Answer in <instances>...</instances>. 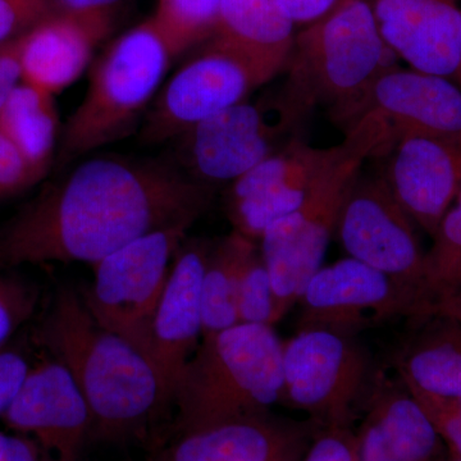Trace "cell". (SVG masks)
<instances>
[{
  "label": "cell",
  "mask_w": 461,
  "mask_h": 461,
  "mask_svg": "<svg viewBox=\"0 0 461 461\" xmlns=\"http://www.w3.org/2000/svg\"><path fill=\"white\" fill-rule=\"evenodd\" d=\"M209 185L156 165L89 160L0 230V269L23 264H95L133 240L195 223Z\"/></svg>",
  "instance_id": "6da1fadb"
},
{
  "label": "cell",
  "mask_w": 461,
  "mask_h": 461,
  "mask_svg": "<svg viewBox=\"0 0 461 461\" xmlns=\"http://www.w3.org/2000/svg\"><path fill=\"white\" fill-rule=\"evenodd\" d=\"M41 339L75 378L89 405L91 432L96 436L126 435L166 408L148 357L100 326L74 288L58 291Z\"/></svg>",
  "instance_id": "7a4b0ae2"
},
{
  "label": "cell",
  "mask_w": 461,
  "mask_h": 461,
  "mask_svg": "<svg viewBox=\"0 0 461 461\" xmlns=\"http://www.w3.org/2000/svg\"><path fill=\"white\" fill-rule=\"evenodd\" d=\"M282 357L273 326L239 323L203 338L173 395L177 436L268 414L284 396Z\"/></svg>",
  "instance_id": "3957f363"
},
{
  "label": "cell",
  "mask_w": 461,
  "mask_h": 461,
  "mask_svg": "<svg viewBox=\"0 0 461 461\" xmlns=\"http://www.w3.org/2000/svg\"><path fill=\"white\" fill-rule=\"evenodd\" d=\"M397 58L379 32L366 0H344L326 17L296 32L285 84L312 109L326 108L346 130L372 85Z\"/></svg>",
  "instance_id": "277c9868"
},
{
  "label": "cell",
  "mask_w": 461,
  "mask_h": 461,
  "mask_svg": "<svg viewBox=\"0 0 461 461\" xmlns=\"http://www.w3.org/2000/svg\"><path fill=\"white\" fill-rule=\"evenodd\" d=\"M345 133L338 158L314 182L304 202L273 222L259 240L275 294V324L297 304L306 284L323 267L346 196L364 163L375 156L363 133Z\"/></svg>",
  "instance_id": "5b68a950"
},
{
  "label": "cell",
  "mask_w": 461,
  "mask_h": 461,
  "mask_svg": "<svg viewBox=\"0 0 461 461\" xmlns=\"http://www.w3.org/2000/svg\"><path fill=\"white\" fill-rule=\"evenodd\" d=\"M172 58L153 18L117 39L94 67L86 96L66 124L63 160L122 138L159 87Z\"/></svg>",
  "instance_id": "8992f818"
},
{
  "label": "cell",
  "mask_w": 461,
  "mask_h": 461,
  "mask_svg": "<svg viewBox=\"0 0 461 461\" xmlns=\"http://www.w3.org/2000/svg\"><path fill=\"white\" fill-rule=\"evenodd\" d=\"M312 113L286 84L257 102L223 109L186 132L191 168L206 185L235 181L303 138Z\"/></svg>",
  "instance_id": "52a82bcc"
},
{
  "label": "cell",
  "mask_w": 461,
  "mask_h": 461,
  "mask_svg": "<svg viewBox=\"0 0 461 461\" xmlns=\"http://www.w3.org/2000/svg\"><path fill=\"white\" fill-rule=\"evenodd\" d=\"M282 402L306 412L321 429H348L364 408L375 372L354 336L299 330L284 342Z\"/></svg>",
  "instance_id": "ba28073f"
},
{
  "label": "cell",
  "mask_w": 461,
  "mask_h": 461,
  "mask_svg": "<svg viewBox=\"0 0 461 461\" xmlns=\"http://www.w3.org/2000/svg\"><path fill=\"white\" fill-rule=\"evenodd\" d=\"M193 223L157 230L94 264L95 280L83 296L94 320L135 346L149 360L151 324L173 254ZM150 362V360H149Z\"/></svg>",
  "instance_id": "9c48e42d"
},
{
  "label": "cell",
  "mask_w": 461,
  "mask_h": 461,
  "mask_svg": "<svg viewBox=\"0 0 461 461\" xmlns=\"http://www.w3.org/2000/svg\"><path fill=\"white\" fill-rule=\"evenodd\" d=\"M285 67L278 60L212 36L166 85L149 117L145 139L165 141L186 133L211 115L245 102Z\"/></svg>",
  "instance_id": "30bf717a"
},
{
  "label": "cell",
  "mask_w": 461,
  "mask_h": 461,
  "mask_svg": "<svg viewBox=\"0 0 461 461\" xmlns=\"http://www.w3.org/2000/svg\"><path fill=\"white\" fill-rule=\"evenodd\" d=\"M417 230L384 176L360 173L339 212L335 235L348 258L412 291L420 302V318L427 251L421 248Z\"/></svg>",
  "instance_id": "8fae6325"
},
{
  "label": "cell",
  "mask_w": 461,
  "mask_h": 461,
  "mask_svg": "<svg viewBox=\"0 0 461 461\" xmlns=\"http://www.w3.org/2000/svg\"><path fill=\"white\" fill-rule=\"evenodd\" d=\"M297 330L323 329L355 336L375 324L420 317L418 297L384 273L345 258L321 267L299 299Z\"/></svg>",
  "instance_id": "7c38bea8"
},
{
  "label": "cell",
  "mask_w": 461,
  "mask_h": 461,
  "mask_svg": "<svg viewBox=\"0 0 461 461\" xmlns=\"http://www.w3.org/2000/svg\"><path fill=\"white\" fill-rule=\"evenodd\" d=\"M360 117L371 121L377 130L379 158L411 136L461 144V87L444 76L397 66L372 85L354 121Z\"/></svg>",
  "instance_id": "4fadbf2b"
},
{
  "label": "cell",
  "mask_w": 461,
  "mask_h": 461,
  "mask_svg": "<svg viewBox=\"0 0 461 461\" xmlns=\"http://www.w3.org/2000/svg\"><path fill=\"white\" fill-rule=\"evenodd\" d=\"M339 151L341 144L317 148L300 138L240 176L227 195V215L233 230L259 241L273 222L304 202Z\"/></svg>",
  "instance_id": "5bb4252c"
},
{
  "label": "cell",
  "mask_w": 461,
  "mask_h": 461,
  "mask_svg": "<svg viewBox=\"0 0 461 461\" xmlns=\"http://www.w3.org/2000/svg\"><path fill=\"white\" fill-rule=\"evenodd\" d=\"M212 245L193 241L176 257L154 314L149 360L172 402L185 366L203 339V276Z\"/></svg>",
  "instance_id": "9a60e30c"
},
{
  "label": "cell",
  "mask_w": 461,
  "mask_h": 461,
  "mask_svg": "<svg viewBox=\"0 0 461 461\" xmlns=\"http://www.w3.org/2000/svg\"><path fill=\"white\" fill-rule=\"evenodd\" d=\"M2 420L9 429L35 436L58 461H77L93 418L75 378L59 360L32 366Z\"/></svg>",
  "instance_id": "2e32d148"
},
{
  "label": "cell",
  "mask_w": 461,
  "mask_h": 461,
  "mask_svg": "<svg viewBox=\"0 0 461 461\" xmlns=\"http://www.w3.org/2000/svg\"><path fill=\"white\" fill-rule=\"evenodd\" d=\"M382 39L415 71L456 83L461 67V0H366Z\"/></svg>",
  "instance_id": "e0dca14e"
},
{
  "label": "cell",
  "mask_w": 461,
  "mask_h": 461,
  "mask_svg": "<svg viewBox=\"0 0 461 461\" xmlns=\"http://www.w3.org/2000/svg\"><path fill=\"white\" fill-rule=\"evenodd\" d=\"M382 173L397 203L418 229L435 236L461 187V144L411 136L397 142Z\"/></svg>",
  "instance_id": "ac0fdd59"
},
{
  "label": "cell",
  "mask_w": 461,
  "mask_h": 461,
  "mask_svg": "<svg viewBox=\"0 0 461 461\" xmlns=\"http://www.w3.org/2000/svg\"><path fill=\"white\" fill-rule=\"evenodd\" d=\"M355 435L359 461H444L445 444L402 379L375 372Z\"/></svg>",
  "instance_id": "d6986e66"
},
{
  "label": "cell",
  "mask_w": 461,
  "mask_h": 461,
  "mask_svg": "<svg viewBox=\"0 0 461 461\" xmlns=\"http://www.w3.org/2000/svg\"><path fill=\"white\" fill-rule=\"evenodd\" d=\"M317 424L271 414L240 418L178 435L149 461H302Z\"/></svg>",
  "instance_id": "ffe728a7"
},
{
  "label": "cell",
  "mask_w": 461,
  "mask_h": 461,
  "mask_svg": "<svg viewBox=\"0 0 461 461\" xmlns=\"http://www.w3.org/2000/svg\"><path fill=\"white\" fill-rule=\"evenodd\" d=\"M112 18L51 12L17 39L23 83L56 95L74 84Z\"/></svg>",
  "instance_id": "44dd1931"
},
{
  "label": "cell",
  "mask_w": 461,
  "mask_h": 461,
  "mask_svg": "<svg viewBox=\"0 0 461 461\" xmlns=\"http://www.w3.org/2000/svg\"><path fill=\"white\" fill-rule=\"evenodd\" d=\"M411 323L393 359L399 378L430 395L461 399V321L430 314Z\"/></svg>",
  "instance_id": "7402d4cb"
},
{
  "label": "cell",
  "mask_w": 461,
  "mask_h": 461,
  "mask_svg": "<svg viewBox=\"0 0 461 461\" xmlns=\"http://www.w3.org/2000/svg\"><path fill=\"white\" fill-rule=\"evenodd\" d=\"M54 95L21 83L0 109V133L41 177L48 171L58 132Z\"/></svg>",
  "instance_id": "603a6c76"
},
{
  "label": "cell",
  "mask_w": 461,
  "mask_h": 461,
  "mask_svg": "<svg viewBox=\"0 0 461 461\" xmlns=\"http://www.w3.org/2000/svg\"><path fill=\"white\" fill-rule=\"evenodd\" d=\"M295 29L275 0H222L213 36L286 65Z\"/></svg>",
  "instance_id": "cb8c5ba5"
},
{
  "label": "cell",
  "mask_w": 461,
  "mask_h": 461,
  "mask_svg": "<svg viewBox=\"0 0 461 461\" xmlns=\"http://www.w3.org/2000/svg\"><path fill=\"white\" fill-rule=\"evenodd\" d=\"M257 242L232 230L212 245L203 276V338L239 324L238 293Z\"/></svg>",
  "instance_id": "d4e9b609"
},
{
  "label": "cell",
  "mask_w": 461,
  "mask_h": 461,
  "mask_svg": "<svg viewBox=\"0 0 461 461\" xmlns=\"http://www.w3.org/2000/svg\"><path fill=\"white\" fill-rule=\"evenodd\" d=\"M432 240L426 254L421 317H427L461 285V187Z\"/></svg>",
  "instance_id": "484cf974"
},
{
  "label": "cell",
  "mask_w": 461,
  "mask_h": 461,
  "mask_svg": "<svg viewBox=\"0 0 461 461\" xmlns=\"http://www.w3.org/2000/svg\"><path fill=\"white\" fill-rule=\"evenodd\" d=\"M222 0H159L154 23L173 58L214 35Z\"/></svg>",
  "instance_id": "4316f807"
},
{
  "label": "cell",
  "mask_w": 461,
  "mask_h": 461,
  "mask_svg": "<svg viewBox=\"0 0 461 461\" xmlns=\"http://www.w3.org/2000/svg\"><path fill=\"white\" fill-rule=\"evenodd\" d=\"M240 323L275 327V294L260 249L245 264L238 293Z\"/></svg>",
  "instance_id": "83f0119b"
},
{
  "label": "cell",
  "mask_w": 461,
  "mask_h": 461,
  "mask_svg": "<svg viewBox=\"0 0 461 461\" xmlns=\"http://www.w3.org/2000/svg\"><path fill=\"white\" fill-rule=\"evenodd\" d=\"M39 290L16 276H0V348L35 313Z\"/></svg>",
  "instance_id": "f1b7e54d"
},
{
  "label": "cell",
  "mask_w": 461,
  "mask_h": 461,
  "mask_svg": "<svg viewBox=\"0 0 461 461\" xmlns=\"http://www.w3.org/2000/svg\"><path fill=\"white\" fill-rule=\"evenodd\" d=\"M405 387L429 415L448 455L461 459V399L430 395L418 388Z\"/></svg>",
  "instance_id": "f546056e"
},
{
  "label": "cell",
  "mask_w": 461,
  "mask_h": 461,
  "mask_svg": "<svg viewBox=\"0 0 461 461\" xmlns=\"http://www.w3.org/2000/svg\"><path fill=\"white\" fill-rule=\"evenodd\" d=\"M50 14V0H0V44L16 41Z\"/></svg>",
  "instance_id": "4dcf8cb0"
},
{
  "label": "cell",
  "mask_w": 461,
  "mask_h": 461,
  "mask_svg": "<svg viewBox=\"0 0 461 461\" xmlns=\"http://www.w3.org/2000/svg\"><path fill=\"white\" fill-rule=\"evenodd\" d=\"M41 178L11 141L0 133V202L29 189Z\"/></svg>",
  "instance_id": "1f68e13d"
},
{
  "label": "cell",
  "mask_w": 461,
  "mask_h": 461,
  "mask_svg": "<svg viewBox=\"0 0 461 461\" xmlns=\"http://www.w3.org/2000/svg\"><path fill=\"white\" fill-rule=\"evenodd\" d=\"M302 461H359L355 435L348 429H320Z\"/></svg>",
  "instance_id": "d6a6232c"
},
{
  "label": "cell",
  "mask_w": 461,
  "mask_h": 461,
  "mask_svg": "<svg viewBox=\"0 0 461 461\" xmlns=\"http://www.w3.org/2000/svg\"><path fill=\"white\" fill-rule=\"evenodd\" d=\"M23 353L9 346L0 348V418L14 402L32 371Z\"/></svg>",
  "instance_id": "836d02e7"
},
{
  "label": "cell",
  "mask_w": 461,
  "mask_h": 461,
  "mask_svg": "<svg viewBox=\"0 0 461 461\" xmlns=\"http://www.w3.org/2000/svg\"><path fill=\"white\" fill-rule=\"evenodd\" d=\"M278 9L296 27H305L326 17L344 0H275Z\"/></svg>",
  "instance_id": "e575fe53"
},
{
  "label": "cell",
  "mask_w": 461,
  "mask_h": 461,
  "mask_svg": "<svg viewBox=\"0 0 461 461\" xmlns=\"http://www.w3.org/2000/svg\"><path fill=\"white\" fill-rule=\"evenodd\" d=\"M23 83L20 53L16 41L0 44V109L7 102L12 91Z\"/></svg>",
  "instance_id": "d590c367"
},
{
  "label": "cell",
  "mask_w": 461,
  "mask_h": 461,
  "mask_svg": "<svg viewBox=\"0 0 461 461\" xmlns=\"http://www.w3.org/2000/svg\"><path fill=\"white\" fill-rule=\"evenodd\" d=\"M122 0H56L57 12L86 17L112 18V11Z\"/></svg>",
  "instance_id": "8d00e7d4"
},
{
  "label": "cell",
  "mask_w": 461,
  "mask_h": 461,
  "mask_svg": "<svg viewBox=\"0 0 461 461\" xmlns=\"http://www.w3.org/2000/svg\"><path fill=\"white\" fill-rule=\"evenodd\" d=\"M0 461H39L35 448L17 436L0 430Z\"/></svg>",
  "instance_id": "74e56055"
},
{
  "label": "cell",
  "mask_w": 461,
  "mask_h": 461,
  "mask_svg": "<svg viewBox=\"0 0 461 461\" xmlns=\"http://www.w3.org/2000/svg\"><path fill=\"white\" fill-rule=\"evenodd\" d=\"M444 461H461V459H460V457H454V456H450V455H448L447 459H445Z\"/></svg>",
  "instance_id": "f35d334b"
},
{
  "label": "cell",
  "mask_w": 461,
  "mask_h": 461,
  "mask_svg": "<svg viewBox=\"0 0 461 461\" xmlns=\"http://www.w3.org/2000/svg\"><path fill=\"white\" fill-rule=\"evenodd\" d=\"M456 83L459 84L460 87H461V67H460L459 75H457Z\"/></svg>",
  "instance_id": "ab89813d"
}]
</instances>
